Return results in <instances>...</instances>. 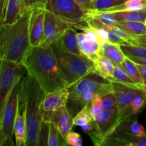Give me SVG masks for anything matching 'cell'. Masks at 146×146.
<instances>
[{
	"mask_svg": "<svg viewBox=\"0 0 146 146\" xmlns=\"http://www.w3.org/2000/svg\"><path fill=\"white\" fill-rule=\"evenodd\" d=\"M22 64L28 74L36 79L46 94L68 88L51 46L31 47Z\"/></svg>",
	"mask_w": 146,
	"mask_h": 146,
	"instance_id": "6da1fadb",
	"label": "cell"
},
{
	"mask_svg": "<svg viewBox=\"0 0 146 146\" xmlns=\"http://www.w3.org/2000/svg\"><path fill=\"white\" fill-rule=\"evenodd\" d=\"M46 93L34 77L27 74L21 79L19 93V107L27 121L24 146H38V137L43 121L41 106Z\"/></svg>",
	"mask_w": 146,
	"mask_h": 146,
	"instance_id": "7a4b0ae2",
	"label": "cell"
},
{
	"mask_svg": "<svg viewBox=\"0 0 146 146\" xmlns=\"http://www.w3.org/2000/svg\"><path fill=\"white\" fill-rule=\"evenodd\" d=\"M31 10L23 14L12 24L0 25V58L21 63L31 48L29 22Z\"/></svg>",
	"mask_w": 146,
	"mask_h": 146,
	"instance_id": "3957f363",
	"label": "cell"
},
{
	"mask_svg": "<svg viewBox=\"0 0 146 146\" xmlns=\"http://www.w3.org/2000/svg\"><path fill=\"white\" fill-rule=\"evenodd\" d=\"M67 88L69 96L66 106L73 118L96 96L102 97L113 91V83L96 72L90 73Z\"/></svg>",
	"mask_w": 146,
	"mask_h": 146,
	"instance_id": "277c9868",
	"label": "cell"
},
{
	"mask_svg": "<svg viewBox=\"0 0 146 146\" xmlns=\"http://www.w3.org/2000/svg\"><path fill=\"white\" fill-rule=\"evenodd\" d=\"M60 71L67 86L69 87L90 73L95 72L94 63L85 57L62 50L56 43L51 45Z\"/></svg>",
	"mask_w": 146,
	"mask_h": 146,
	"instance_id": "5b68a950",
	"label": "cell"
},
{
	"mask_svg": "<svg viewBox=\"0 0 146 146\" xmlns=\"http://www.w3.org/2000/svg\"><path fill=\"white\" fill-rule=\"evenodd\" d=\"M21 81L14 86L5 104L0 109V145H13L14 125L19 108V93Z\"/></svg>",
	"mask_w": 146,
	"mask_h": 146,
	"instance_id": "8992f818",
	"label": "cell"
},
{
	"mask_svg": "<svg viewBox=\"0 0 146 146\" xmlns=\"http://www.w3.org/2000/svg\"><path fill=\"white\" fill-rule=\"evenodd\" d=\"M28 74L21 63L1 59L0 64V108L4 105L14 86Z\"/></svg>",
	"mask_w": 146,
	"mask_h": 146,
	"instance_id": "52a82bcc",
	"label": "cell"
},
{
	"mask_svg": "<svg viewBox=\"0 0 146 146\" xmlns=\"http://www.w3.org/2000/svg\"><path fill=\"white\" fill-rule=\"evenodd\" d=\"M114 96L116 101L118 112V126L129 121L134 116L131 108V104L137 96L144 94L140 88L128 86L118 83H113Z\"/></svg>",
	"mask_w": 146,
	"mask_h": 146,
	"instance_id": "ba28073f",
	"label": "cell"
},
{
	"mask_svg": "<svg viewBox=\"0 0 146 146\" xmlns=\"http://www.w3.org/2000/svg\"><path fill=\"white\" fill-rule=\"evenodd\" d=\"M46 10L68 21L73 26L84 22L86 12L74 0H47Z\"/></svg>",
	"mask_w": 146,
	"mask_h": 146,
	"instance_id": "9c48e42d",
	"label": "cell"
},
{
	"mask_svg": "<svg viewBox=\"0 0 146 146\" xmlns=\"http://www.w3.org/2000/svg\"><path fill=\"white\" fill-rule=\"evenodd\" d=\"M73 24L46 10L43 38L40 46H49L63 36L66 30Z\"/></svg>",
	"mask_w": 146,
	"mask_h": 146,
	"instance_id": "30bf717a",
	"label": "cell"
},
{
	"mask_svg": "<svg viewBox=\"0 0 146 146\" xmlns=\"http://www.w3.org/2000/svg\"><path fill=\"white\" fill-rule=\"evenodd\" d=\"M94 119L101 133L104 145L107 140L114 135L118 126V112L117 107L113 109L100 111Z\"/></svg>",
	"mask_w": 146,
	"mask_h": 146,
	"instance_id": "8fae6325",
	"label": "cell"
},
{
	"mask_svg": "<svg viewBox=\"0 0 146 146\" xmlns=\"http://www.w3.org/2000/svg\"><path fill=\"white\" fill-rule=\"evenodd\" d=\"M46 9L31 10L29 22V40L31 47L38 46L44 34Z\"/></svg>",
	"mask_w": 146,
	"mask_h": 146,
	"instance_id": "7c38bea8",
	"label": "cell"
},
{
	"mask_svg": "<svg viewBox=\"0 0 146 146\" xmlns=\"http://www.w3.org/2000/svg\"><path fill=\"white\" fill-rule=\"evenodd\" d=\"M69 96L68 88L46 94L41 106L42 118L67 105Z\"/></svg>",
	"mask_w": 146,
	"mask_h": 146,
	"instance_id": "4fadbf2b",
	"label": "cell"
},
{
	"mask_svg": "<svg viewBox=\"0 0 146 146\" xmlns=\"http://www.w3.org/2000/svg\"><path fill=\"white\" fill-rule=\"evenodd\" d=\"M73 118L66 106L61 107L49 115L43 117V120L53 123L65 138L67 134L72 131L74 125Z\"/></svg>",
	"mask_w": 146,
	"mask_h": 146,
	"instance_id": "5bb4252c",
	"label": "cell"
},
{
	"mask_svg": "<svg viewBox=\"0 0 146 146\" xmlns=\"http://www.w3.org/2000/svg\"><path fill=\"white\" fill-rule=\"evenodd\" d=\"M78 43L81 52L90 61L95 62L96 60L101 54L102 45L94 38L84 32H78L77 34Z\"/></svg>",
	"mask_w": 146,
	"mask_h": 146,
	"instance_id": "9a60e30c",
	"label": "cell"
},
{
	"mask_svg": "<svg viewBox=\"0 0 146 146\" xmlns=\"http://www.w3.org/2000/svg\"><path fill=\"white\" fill-rule=\"evenodd\" d=\"M104 145L146 146V135L138 136L128 131H121L110 137Z\"/></svg>",
	"mask_w": 146,
	"mask_h": 146,
	"instance_id": "2e32d148",
	"label": "cell"
},
{
	"mask_svg": "<svg viewBox=\"0 0 146 146\" xmlns=\"http://www.w3.org/2000/svg\"><path fill=\"white\" fill-rule=\"evenodd\" d=\"M77 34L78 32L76 31V29L74 28L73 26L70 27L66 30L62 36L54 43H56L57 46L64 51L86 58L81 52L79 48Z\"/></svg>",
	"mask_w": 146,
	"mask_h": 146,
	"instance_id": "e0dca14e",
	"label": "cell"
},
{
	"mask_svg": "<svg viewBox=\"0 0 146 146\" xmlns=\"http://www.w3.org/2000/svg\"><path fill=\"white\" fill-rule=\"evenodd\" d=\"M101 54L109 58L114 64H122L127 57L123 51L120 44L111 41L103 44Z\"/></svg>",
	"mask_w": 146,
	"mask_h": 146,
	"instance_id": "ac0fdd59",
	"label": "cell"
},
{
	"mask_svg": "<svg viewBox=\"0 0 146 146\" xmlns=\"http://www.w3.org/2000/svg\"><path fill=\"white\" fill-rule=\"evenodd\" d=\"M14 135L16 145L24 146L27 138V121L23 110L19 107L14 125Z\"/></svg>",
	"mask_w": 146,
	"mask_h": 146,
	"instance_id": "d6986e66",
	"label": "cell"
},
{
	"mask_svg": "<svg viewBox=\"0 0 146 146\" xmlns=\"http://www.w3.org/2000/svg\"><path fill=\"white\" fill-rule=\"evenodd\" d=\"M94 67L95 72L96 74L112 83L113 82V71L115 64L109 58L101 54L94 62Z\"/></svg>",
	"mask_w": 146,
	"mask_h": 146,
	"instance_id": "ffe728a7",
	"label": "cell"
},
{
	"mask_svg": "<svg viewBox=\"0 0 146 146\" xmlns=\"http://www.w3.org/2000/svg\"><path fill=\"white\" fill-rule=\"evenodd\" d=\"M23 0H7L3 24H12L24 14Z\"/></svg>",
	"mask_w": 146,
	"mask_h": 146,
	"instance_id": "44dd1931",
	"label": "cell"
},
{
	"mask_svg": "<svg viewBox=\"0 0 146 146\" xmlns=\"http://www.w3.org/2000/svg\"><path fill=\"white\" fill-rule=\"evenodd\" d=\"M127 11H146V0H126L120 5L102 11L115 13Z\"/></svg>",
	"mask_w": 146,
	"mask_h": 146,
	"instance_id": "7402d4cb",
	"label": "cell"
},
{
	"mask_svg": "<svg viewBox=\"0 0 146 146\" xmlns=\"http://www.w3.org/2000/svg\"><path fill=\"white\" fill-rule=\"evenodd\" d=\"M121 131H128L131 133L138 136H144L146 135V130L145 127L141 125L137 118H131L129 121L121 124L115 130L114 134Z\"/></svg>",
	"mask_w": 146,
	"mask_h": 146,
	"instance_id": "603a6c76",
	"label": "cell"
},
{
	"mask_svg": "<svg viewBox=\"0 0 146 146\" xmlns=\"http://www.w3.org/2000/svg\"><path fill=\"white\" fill-rule=\"evenodd\" d=\"M122 66L125 68L126 72L128 73L129 76L131 78V79L133 81L135 85L137 86V87L142 90L144 86L143 82L142 76H141L139 69L137 66V64L127 56L125 61L123 62Z\"/></svg>",
	"mask_w": 146,
	"mask_h": 146,
	"instance_id": "cb8c5ba5",
	"label": "cell"
},
{
	"mask_svg": "<svg viewBox=\"0 0 146 146\" xmlns=\"http://www.w3.org/2000/svg\"><path fill=\"white\" fill-rule=\"evenodd\" d=\"M119 21H136L145 23L146 20V11H127L113 13Z\"/></svg>",
	"mask_w": 146,
	"mask_h": 146,
	"instance_id": "d4e9b609",
	"label": "cell"
},
{
	"mask_svg": "<svg viewBox=\"0 0 146 146\" xmlns=\"http://www.w3.org/2000/svg\"><path fill=\"white\" fill-rule=\"evenodd\" d=\"M118 27L125 32L132 35H144L146 34V25L145 23L136 21H118Z\"/></svg>",
	"mask_w": 146,
	"mask_h": 146,
	"instance_id": "484cf974",
	"label": "cell"
},
{
	"mask_svg": "<svg viewBox=\"0 0 146 146\" xmlns=\"http://www.w3.org/2000/svg\"><path fill=\"white\" fill-rule=\"evenodd\" d=\"M118 83V84H123V85L138 88L133 82L128 73L123 68L122 64H115L113 71V82Z\"/></svg>",
	"mask_w": 146,
	"mask_h": 146,
	"instance_id": "4316f807",
	"label": "cell"
},
{
	"mask_svg": "<svg viewBox=\"0 0 146 146\" xmlns=\"http://www.w3.org/2000/svg\"><path fill=\"white\" fill-rule=\"evenodd\" d=\"M81 130L84 133L89 135L93 143L96 146H102L104 145V141L101 138V133H100L98 128L96 124L95 121H92L91 122L86 123L81 126Z\"/></svg>",
	"mask_w": 146,
	"mask_h": 146,
	"instance_id": "83f0119b",
	"label": "cell"
},
{
	"mask_svg": "<svg viewBox=\"0 0 146 146\" xmlns=\"http://www.w3.org/2000/svg\"><path fill=\"white\" fill-rule=\"evenodd\" d=\"M68 145L66 138L61 134L59 130L53 123L50 122L49 135L48 146H65Z\"/></svg>",
	"mask_w": 146,
	"mask_h": 146,
	"instance_id": "f1b7e54d",
	"label": "cell"
},
{
	"mask_svg": "<svg viewBox=\"0 0 146 146\" xmlns=\"http://www.w3.org/2000/svg\"><path fill=\"white\" fill-rule=\"evenodd\" d=\"M88 14L95 16L97 18L99 19L102 22L107 25L111 26V27H118V21L113 13L91 10V11H88L86 14Z\"/></svg>",
	"mask_w": 146,
	"mask_h": 146,
	"instance_id": "f546056e",
	"label": "cell"
},
{
	"mask_svg": "<svg viewBox=\"0 0 146 146\" xmlns=\"http://www.w3.org/2000/svg\"><path fill=\"white\" fill-rule=\"evenodd\" d=\"M126 0H92V6L96 11H105L123 4Z\"/></svg>",
	"mask_w": 146,
	"mask_h": 146,
	"instance_id": "4dcf8cb0",
	"label": "cell"
},
{
	"mask_svg": "<svg viewBox=\"0 0 146 146\" xmlns=\"http://www.w3.org/2000/svg\"><path fill=\"white\" fill-rule=\"evenodd\" d=\"M121 47L126 56L146 58V47L141 46L128 45V44L121 45Z\"/></svg>",
	"mask_w": 146,
	"mask_h": 146,
	"instance_id": "1f68e13d",
	"label": "cell"
},
{
	"mask_svg": "<svg viewBox=\"0 0 146 146\" xmlns=\"http://www.w3.org/2000/svg\"><path fill=\"white\" fill-rule=\"evenodd\" d=\"M94 118L89 111L88 106L81 109L73 118L74 125L80 126L94 121Z\"/></svg>",
	"mask_w": 146,
	"mask_h": 146,
	"instance_id": "d6a6232c",
	"label": "cell"
},
{
	"mask_svg": "<svg viewBox=\"0 0 146 146\" xmlns=\"http://www.w3.org/2000/svg\"><path fill=\"white\" fill-rule=\"evenodd\" d=\"M49 121L43 120L38 137V146H48L49 135Z\"/></svg>",
	"mask_w": 146,
	"mask_h": 146,
	"instance_id": "836d02e7",
	"label": "cell"
},
{
	"mask_svg": "<svg viewBox=\"0 0 146 146\" xmlns=\"http://www.w3.org/2000/svg\"><path fill=\"white\" fill-rule=\"evenodd\" d=\"M116 107V101L113 93L101 97V111H107Z\"/></svg>",
	"mask_w": 146,
	"mask_h": 146,
	"instance_id": "e575fe53",
	"label": "cell"
},
{
	"mask_svg": "<svg viewBox=\"0 0 146 146\" xmlns=\"http://www.w3.org/2000/svg\"><path fill=\"white\" fill-rule=\"evenodd\" d=\"M146 101L145 97L144 94L137 96L131 104V108L134 115H137L143 108Z\"/></svg>",
	"mask_w": 146,
	"mask_h": 146,
	"instance_id": "d590c367",
	"label": "cell"
},
{
	"mask_svg": "<svg viewBox=\"0 0 146 146\" xmlns=\"http://www.w3.org/2000/svg\"><path fill=\"white\" fill-rule=\"evenodd\" d=\"M66 141L68 145L82 146L83 145V140L80 134L72 131L67 134L66 137Z\"/></svg>",
	"mask_w": 146,
	"mask_h": 146,
	"instance_id": "8d00e7d4",
	"label": "cell"
},
{
	"mask_svg": "<svg viewBox=\"0 0 146 146\" xmlns=\"http://www.w3.org/2000/svg\"><path fill=\"white\" fill-rule=\"evenodd\" d=\"M88 108L93 118L101 111V97L96 96L88 105Z\"/></svg>",
	"mask_w": 146,
	"mask_h": 146,
	"instance_id": "74e56055",
	"label": "cell"
},
{
	"mask_svg": "<svg viewBox=\"0 0 146 146\" xmlns=\"http://www.w3.org/2000/svg\"><path fill=\"white\" fill-rule=\"evenodd\" d=\"M128 44L146 47V34L139 36L135 35L133 38L129 40Z\"/></svg>",
	"mask_w": 146,
	"mask_h": 146,
	"instance_id": "f35d334b",
	"label": "cell"
},
{
	"mask_svg": "<svg viewBox=\"0 0 146 146\" xmlns=\"http://www.w3.org/2000/svg\"><path fill=\"white\" fill-rule=\"evenodd\" d=\"M47 0H29V9H46Z\"/></svg>",
	"mask_w": 146,
	"mask_h": 146,
	"instance_id": "ab89813d",
	"label": "cell"
},
{
	"mask_svg": "<svg viewBox=\"0 0 146 146\" xmlns=\"http://www.w3.org/2000/svg\"><path fill=\"white\" fill-rule=\"evenodd\" d=\"M81 9L86 12V14L88 11L94 10L92 6V0H74Z\"/></svg>",
	"mask_w": 146,
	"mask_h": 146,
	"instance_id": "60d3db41",
	"label": "cell"
},
{
	"mask_svg": "<svg viewBox=\"0 0 146 146\" xmlns=\"http://www.w3.org/2000/svg\"><path fill=\"white\" fill-rule=\"evenodd\" d=\"M136 64V63H135ZM137 64L138 69H139L141 75L142 76L143 82V86H146V65H143V64Z\"/></svg>",
	"mask_w": 146,
	"mask_h": 146,
	"instance_id": "b9f144b4",
	"label": "cell"
},
{
	"mask_svg": "<svg viewBox=\"0 0 146 146\" xmlns=\"http://www.w3.org/2000/svg\"><path fill=\"white\" fill-rule=\"evenodd\" d=\"M7 0H0V4H1V14H0V25L3 24L4 22V15H5L6 10V4H7Z\"/></svg>",
	"mask_w": 146,
	"mask_h": 146,
	"instance_id": "7bdbcfd3",
	"label": "cell"
},
{
	"mask_svg": "<svg viewBox=\"0 0 146 146\" xmlns=\"http://www.w3.org/2000/svg\"><path fill=\"white\" fill-rule=\"evenodd\" d=\"M129 58H131L133 61L138 64H143V65H146V58H138V57L132 56H127Z\"/></svg>",
	"mask_w": 146,
	"mask_h": 146,
	"instance_id": "ee69618b",
	"label": "cell"
},
{
	"mask_svg": "<svg viewBox=\"0 0 146 146\" xmlns=\"http://www.w3.org/2000/svg\"><path fill=\"white\" fill-rule=\"evenodd\" d=\"M23 4H24V11L27 12V11H29V0H23Z\"/></svg>",
	"mask_w": 146,
	"mask_h": 146,
	"instance_id": "f6af8a7d",
	"label": "cell"
},
{
	"mask_svg": "<svg viewBox=\"0 0 146 146\" xmlns=\"http://www.w3.org/2000/svg\"><path fill=\"white\" fill-rule=\"evenodd\" d=\"M143 93H144V95H145V99H146V86H144L143 88Z\"/></svg>",
	"mask_w": 146,
	"mask_h": 146,
	"instance_id": "bcb514c9",
	"label": "cell"
},
{
	"mask_svg": "<svg viewBox=\"0 0 146 146\" xmlns=\"http://www.w3.org/2000/svg\"><path fill=\"white\" fill-rule=\"evenodd\" d=\"M145 24L146 25V20H145Z\"/></svg>",
	"mask_w": 146,
	"mask_h": 146,
	"instance_id": "7dc6e473",
	"label": "cell"
}]
</instances>
